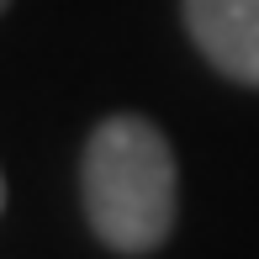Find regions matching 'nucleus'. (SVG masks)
I'll use <instances>...</instances> for the list:
<instances>
[{
    "label": "nucleus",
    "instance_id": "f03ea898",
    "mask_svg": "<svg viewBox=\"0 0 259 259\" xmlns=\"http://www.w3.org/2000/svg\"><path fill=\"white\" fill-rule=\"evenodd\" d=\"M185 32L217 74L259 90V0H185Z\"/></svg>",
    "mask_w": 259,
    "mask_h": 259
},
{
    "label": "nucleus",
    "instance_id": "f257e3e1",
    "mask_svg": "<svg viewBox=\"0 0 259 259\" xmlns=\"http://www.w3.org/2000/svg\"><path fill=\"white\" fill-rule=\"evenodd\" d=\"M79 196L96 238L116 254H154L175 233V148L148 116H106L85 143Z\"/></svg>",
    "mask_w": 259,
    "mask_h": 259
},
{
    "label": "nucleus",
    "instance_id": "7ed1b4c3",
    "mask_svg": "<svg viewBox=\"0 0 259 259\" xmlns=\"http://www.w3.org/2000/svg\"><path fill=\"white\" fill-rule=\"evenodd\" d=\"M0 206H6V180H0Z\"/></svg>",
    "mask_w": 259,
    "mask_h": 259
},
{
    "label": "nucleus",
    "instance_id": "20e7f679",
    "mask_svg": "<svg viewBox=\"0 0 259 259\" xmlns=\"http://www.w3.org/2000/svg\"><path fill=\"white\" fill-rule=\"evenodd\" d=\"M6 6H11V0H0V11H6Z\"/></svg>",
    "mask_w": 259,
    "mask_h": 259
}]
</instances>
